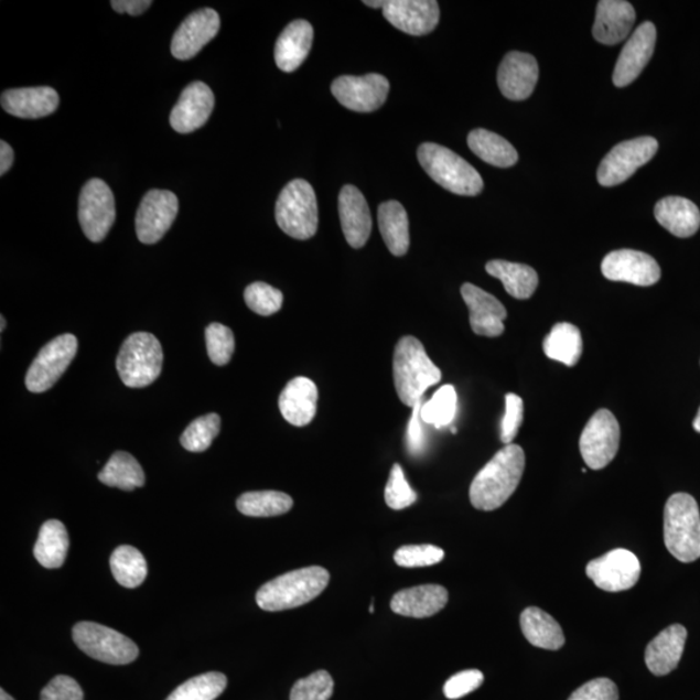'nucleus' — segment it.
Here are the masks:
<instances>
[{
  "label": "nucleus",
  "mask_w": 700,
  "mask_h": 700,
  "mask_svg": "<svg viewBox=\"0 0 700 700\" xmlns=\"http://www.w3.org/2000/svg\"><path fill=\"white\" fill-rule=\"evenodd\" d=\"M525 469L526 454L521 446L510 444L500 449L471 484V504L477 510H497L517 491Z\"/></svg>",
  "instance_id": "nucleus-1"
},
{
  "label": "nucleus",
  "mask_w": 700,
  "mask_h": 700,
  "mask_svg": "<svg viewBox=\"0 0 700 700\" xmlns=\"http://www.w3.org/2000/svg\"><path fill=\"white\" fill-rule=\"evenodd\" d=\"M442 374L427 355L424 346L414 336H403L394 355L396 392L402 403L414 408L422 401L426 390L438 385Z\"/></svg>",
  "instance_id": "nucleus-2"
},
{
  "label": "nucleus",
  "mask_w": 700,
  "mask_h": 700,
  "mask_svg": "<svg viewBox=\"0 0 700 700\" xmlns=\"http://www.w3.org/2000/svg\"><path fill=\"white\" fill-rule=\"evenodd\" d=\"M329 582L330 573L323 567H305L267 582L257 592L256 602L269 613L297 609L322 594Z\"/></svg>",
  "instance_id": "nucleus-3"
},
{
  "label": "nucleus",
  "mask_w": 700,
  "mask_h": 700,
  "mask_svg": "<svg viewBox=\"0 0 700 700\" xmlns=\"http://www.w3.org/2000/svg\"><path fill=\"white\" fill-rule=\"evenodd\" d=\"M418 160L434 182L455 195L476 196L484 189V181L476 169L444 146H419Z\"/></svg>",
  "instance_id": "nucleus-4"
},
{
  "label": "nucleus",
  "mask_w": 700,
  "mask_h": 700,
  "mask_svg": "<svg viewBox=\"0 0 700 700\" xmlns=\"http://www.w3.org/2000/svg\"><path fill=\"white\" fill-rule=\"evenodd\" d=\"M665 542L668 551L682 563L700 558V513L688 493L670 496L665 507Z\"/></svg>",
  "instance_id": "nucleus-5"
},
{
  "label": "nucleus",
  "mask_w": 700,
  "mask_h": 700,
  "mask_svg": "<svg viewBox=\"0 0 700 700\" xmlns=\"http://www.w3.org/2000/svg\"><path fill=\"white\" fill-rule=\"evenodd\" d=\"M277 224L289 237L306 240L319 230V203L312 184L294 180L280 193L276 205Z\"/></svg>",
  "instance_id": "nucleus-6"
},
{
  "label": "nucleus",
  "mask_w": 700,
  "mask_h": 700,
  "mask_svg": "<svg viewBox=\"0 0 700 700\" xmlns=\"http://www.w3.org/2000/svg\"><path fill=\"white\" fill-rule=\"evenodd\" d=\"M162 360L164 353L157 336L136 333L123 342L116 366L125 386L144 388L160 377Z\"/></svg>",
  "instance_id": "nucleus-7"
},
{
  "label": "nucleus",
  "mask_w": 700,
  "mask_h": 700,
  "mask_svg": "<svg viewBox=\"0 0 700 700\" xmlns=\"http://www.w3.org/2000/svg\"><path fill=\"white\" fill-rule=\"evenodd\" d=\"M73 640L88 657L107 665H129L139 655L138 646L130 638L97 623L76 624L73 628Z\"/></svg>",
  "instance_id": "nucleus-8"
},
{
  "label": "nucleus",
  "mask_w": 700,
  "mask_h": 700,
  "mask_svg": "<svg viewBox=\"0 0 700 700\" xmlns=\"http://www.w3.org/2000/svg\"><path fill=\"white\" fill-rule=\"evenodd\" d=\"M659 149L658 140L653 137H640L618 143L601 161L599 182L601 186L614 187L624 183L640 166L647 164Z\"/></svg>",
  "instance_id": "nucleus-9"
},
{
  "label": "nucleus",
  "mask_w": 700,
  "mask_h": 700,
  "mask_svg": "<svg viewBox=\"0 0 700 700\" xmlns=\"http://www.w3.org/2000/svg\"><path fill=\"white\" fill-rule=\"evenodd\" d=\"M621 426L607 409H601L589 419L580 438V452L586 466L602 470L614 461L621 446Z\"/></svg>",
  "instance_id": "nucleus-10"
},
{
  "label": "nucleus",
  "mask_w": 700,
  "mask_h": 700,
  "mask_svg": "<svg viewBox=\"0 0 700 700\" xmlns=\"http://www.w3.org/2000/svg\"><path fill=\"white\" fill-rule=\"evenodd\" d=\"M77 351L78 342L72 334L57 336L44 345L32 366L29 367L25 378L26 388L33 394L46 392L53 388L75 359Z\"/></svg>",
  "instance_id": "nucleus-11"
},
{
  "label": "nucleus",
  "mask_w": 700,
  "mask_h": 700,
  "mask_svg": "<svg viewBox=\"0 0 700 700\" xmlns=\"http://www.w3.org/2000/svg\"><path fill=\"white\" fill-rule=\"evenodd\" d=\"M78 219L88 240H105L116 219L112 190L105 181H88L79 195Z\"/></svg>",
  "instance_id": "nucleus-12"
},
{
  "label": "nucleus",
  "mask_w": 700,
  "mask_h": 700,
  "mask_svg": "<svg viewBox=\"0 0 700 700\" xmlns=\"http://www.w3.org/2000/svg\"><path fill=\"white\" fill-rule=\"evenodd\" d=\"M180 202L171 191L151 190L140 202L136 228L137 237L143 245H157L179 215Z\"/></svg>",
  "instance_id": "nucleus-13"
},
{
  "label": "nucleus",
  "mask_w": 700,
  "mask_h": 700,
  "mask_svg": "<svg viewBox=\"0 0 700 700\" xmlns=\"http://www.w3.org/2000/svg\"><path fill=\"white\" fill-rule=\"evenodd\" d=\"M586 574L601 591L611 593L629 591L639 580L640 563L632 551L615 549L592 560L586 566Z\"/></svg>",
  "instance_id": "nucleus-14"
},
{
  "label": "nucleus",
  "mask_w": 700,
  "mask_h": 700,
  "mask_svg": "<svg viewBox=\"0 0 700 700\" xmlns=\"http://www.w3.org/2000/svg\"><path fill=\"white\" fill-rule=\"evenodd\" d=\"M389 88L388 79L377 73L342 76L331 85V91L342 106L360 114L374 112L385 105Z\"/></svg>",
  "instance_id": "nucleus-15"
},
{
  "label": "nucleus",
  "mask_w": 700,
  "mask_h": 700,
  "mask_svg": "<svg viewBox=\"0 0 700 700\" xmlns=\"http://www.w3.org/2000/svg\"><path fill=\"white\" fill-rule=\"evenodd\" d=\"M601 269L613 282L648 287L659 282L661 270L650 255L635 249H618L604 257Z\"/></svg>",
  "instance_id": "nucleus-16"
},
{
  "label": "nucleus",
  "mask_w": 700,
  "mask_h": 700,
  "mask_svg": "<svg viewBox=\"0 0 700 700\" xmlns=\"http://www.w3.org/2000/svg\"><path fill=\"white\" fill-rule=\"evenodd\" d=\"M381 10L389 24L416 36L433 32L440 20V7L434 0H388Z\"/></svg>",
  "instance_id": "nucleus-17"
},
{
  "label": "nucleus",
  "mask_w": 700,
  "mask_h": 700,
  "mask_svg": "<svg viewBox=\"0 0 700 700\" xmlns=\"http://www.w3.org/2000/svg\"><path fill=\"white\" fill-rule=\"evenodd\" d=\"M657 28L650 21L640 24L625 43L614 71V85L625 87L636 80L653 57Z\"/></svg>",
  "instance_id": "nucleus-18"
},
{
  "label": "nucleus",
  "mask_w": 700,
  "mask_h": 700,
  "mask_svg": "<svg viewBox=\"0 0 700 700\" xmlns=\"http://www.w3.org/2000/svg\"><path fill=\"white\" fill-rule=\"evenodd\" d=\"M219 28L220 20L215 10L203 9L191 13L174 33L172 55L179 61H190L201 53L205 44L215 39Z\"/></svg>",
  "instance_id": "nucleus-19"
},
{
  "label": "nucleus",
  "mask_w": 700,
  "mask_h": 700,
  "mask_svg": "<svg viewBox=\"0 0 700 700\" xmlns=\"http://www.w3.org/2000/svg\"><path fill=\"white\" fill-rule=\"evenodd\" d=\"M539 76V64L532 55L511 51L499 64L497 83L505 98L520 101L532 95Z\"/></svg>",
  "instance_id": "nucleus-20"
},
{
  "label": "nucleus",
  "mask_w": 700,
  "mask_h": 700,
  "mask_svg": "<svg viewBox=\"0 0 700 700\" xmlns=\"http://www.w3.org/2000/svg\"><path fill=\"white\" fill-rule=\"evenodd\" d=\"M461 293L470 311L471 329L476 335L497 337L504 334L507 311L503 302L471 283H464Z\"/></svg>",
  "instance_id": "nucleus-21"
},
{
  "label": "nucleus",
  "mask_w": 700,
  "mask_h": 700,
  "mask_svg": "<svg viewBox=\"0 0 700 700\" xmlns=\"http://www.w3.org/2000/svg\"><path fill=\"white\" fill-rule=\"evenodd\" d=\"M215 108V94L201 80L189 85L181 94L171 114V125L176 132L190 134L204 127Z\"/></svg>",
  "instance_id": "nucleus-22"
},
{
  "label": "nucleus",
  "mask_w": 700,
  "mask_h": 700,
  "mask_svg": "<svg viewBox=\"0 0 700 700\" xmlns=\"http://www.w3.org/2000/svg\"><path fill=\"white\" fill-rule=\"evenodd\" d=\"M338 216L348 245L363 248L371 235V213L363 193L352 184H346L338 195Z\"/></svg>",
  "instance_id": "nucleus-23"
},
{
  "label": "nucleus",
  "mask_w": 700,
  "mask_h": 700,
  "mask_svg": "<svg viewBox=\"0 0 700 700\" xmlns=\"http://www.w3.org/2000/svg\"><path fill=\"white\" fill-rule=\"evenodd\" d=\"M0 103L7 114L20 119L36 120L53 115L61 98L53 87L41 86L7 90Z\"/></svg>",
  "instance_id": "nucleus-24"
},
{
  "label": "nucleus",
  "mask_w": 700,
  "mask_h": 700,
  "mask_svg": "<svg viewBox=\"0 0 700 700\" xmlns=\"http://www.w3.org/2000/svg\"><path fill=\"white\" fill-rule=\"evenodd\" d=\"M636 21V11L625 0H602L596 6L593 35L606 46H615L632 33Z\"/></svg>",
  "instance_id": "nucleus-25"
},
{
  "label": "nucleus",
  "mask_w": 700,
  "mask_h": 700,
  "mask_svg": "<svg viewBox=\"0 0 700 700\" xmlns=\"http://www.w3.org/2000/svg\"><path fill=\"white\" fill-rule=\"evenodd\" d=\"M688 631L674 624L661 631L646 647L645 661L655 676H667L679 666L687 644Z\"/></svg>",
  "instance_id": "nucleus-26"
},
{
  "label": "nucleus",
  "mask_w": 700,
  "mask_h": 700,
  "mask_svg": "<svg viewBox=\"0 0 700 700\" xmlns=\"http://www.w3.org/2000/svg\"><path fill=\"white\" fill-rule=\"evenodd\" d=\"M319 397V388L313 380L294 378L280 394L279 410L290 424L304 427L312 423L316 414Z\"/></svg>",
  "instance_id": "nucleus-27"
},
{
  "label": "nucleus",
  "mask_w": 700,
  "mask_h": 700,
  "mask_svg": "<svg viewBox=\"0 0 700 700\" xmlns=\"http://www.w3.org/2000/svg\"><path fill=\"white\" fill-rule=\"evenodd\" d=\"M448 600L449 594L444 586L426 584L397 592L390 601V609L401 616L431 617L446 606Z\"/></svg>",
  "instance_id": "nucleus-28"
},
{
  "label": "nucleus",
  "mask_w": 700,
  "mask_h": 700,
  "mask_svg": "<svg viewBox=\"0 0 700 700\" xmlns=\"http://www.w3.org/2000/svg\"><path fill=\"white\" fill-rule=\"evenodd\" d=\"M314 31L311 22L294 20L286 26L276 43V63L280 71L292 73L300 68L311 53Z\"/></svg>",
  "instance_id": "nucleus-29"
},
{
  "label": "nucleus",
  "mask_w": 700,
  "mask_h": 700,
  "mask_svg": "<svg viewBox=\"0 0 700 700\" xmlns=\"http://www.w3.org/2000/svg\"><path fill=\"white\" fill-rule=\"evenodd\" d=\"M655 218L677 238H690L700 227V211L689 198L668 196L655 205Z\"/></svg>",
  "instance_id": "nucleus-30"
},
{
  "label": "nucleus",
  "mask_w": 700,
  "mask_h": 700,
  "mask_svg": "<svg viewBox=\"0 0 700 700\" xmlns=\"http://www.w3.org/2000/svg\"><path fill=\"white\" fill-rule=\"evenodd\" d=\"M523 635L530 645L545 650H559L566 643L562 626L541 609L528 607L520 615Z\"/></svg>",
  "instance_id": "nucleus-31"
},
{
  "label": "nucleus",
  "mask_w": 700,
  "mask_h": 700,
  "mask_svg": "<svg viewBox=\"0 0 700 700\" xmlns=\"http://www.w3.org/2000/svg\"><path fill=\"white\" fill-rule=\"evenodd\" d=\"M379 228L389 252L401 257L408 254L410 246L409 218L403 205L390 201L380 204L378 209Z\"/></svg>",
  "instance_id": "nucleus-32"
},
{
  "label": "nucleus",
  "mask_w": 700,
  "mask_h": 700,
  "mask_svg": "<svg viewBox=\"0 0 700 700\" xmlns=\"http://www.w3.org/2000/svg\"><path fill=\"white\" fill-rule=\"evenodd\" d=\"M485 270L489 276L499 279L506 292L514 299H530L539 287V276L528 265L493 260L486 263Z\"/></svg>",
  "instance_id": "nucleus-33"
},
{
  "label": "nucleus",
  "mask_w": 700,
  "mask_h": 700,
  "mask_svg": "<svg viewBox=\"0 0 700 700\" xmlns=\"http://www.w3.org/2000/svg\"><path fill=\"white\" fill-rule=\"evenodd\" d=\"M470 150L486 164L497 168H510L519 160L518 151L510 142L496 132L485 129H476L470 132L467 138Z\"/></svg>",
  "instance_id": "nucleus-34"
},
{
  "label": "nucleus",
  "mask_w": 700,
  "mask_h": 700,
  "mask_svg": "<svg viewBox=\"0 0 700 700\" xmlns=\"http://www.w3.org/2000/svg\"><path fill=\"white\" fill-rule=\"evenodd\" d=\"M69 549V536L62 521L49 520L40 530L34 557L46 569H61Z\"/></svg>",
  "instance_id": "nucleus-35"
},
{
  "label": "nucleus",
  "mask_w": 700,
  "mask_h": 700,
  "mask_svg": "<svg viewBox=\"0 0 700 700\" xmlns=\"http://www.w3.org/2000/svg\"><path fill=\"white\" fill-rule=\"evenodd\" d=\"M543 352L548 358L566 366H577L582 355L580 330L569 322L557 323L545 337Z\"/></svg>",
  "instance_id": "nucleus-36"
},
{
  "label": "nucleus",
  "mask_w": 700,
  "mask_h": 700,
  "mask_svg": "<svg viewBox=\"0 0 700 700\" xmlns=\"http://www.w3.org/2000/svg\"><path fill=\"white\" fill-rule=\"evenodd\" d=\"M103 484L122 491L142 488L146 483L144 471L139 462L127 452H116L98 475Z\"/></svg>",
  "instance_id": "nucleus-37"
},
{
  "label": "nucleus",
  "mask_w": 700,
  "mask_h": 700,
  "mask_svg": "<svg viewBox=\"0 0 700 700\" xmlns=\"http://www.w3.org/2000/svg\"><path fill=\"white\" fill-rule=\"evenodd\" d=\"M293 499L277 491L247 492L237 500L238 510L246 517L270 518L289 513Z\"/></svg>",
  "instance_id": "nucleus-38"
},
{
  "label": "nucleus",
  "mask_w": 700,
  "mask_h": 700,
  "mask_svg": "<svg viewBox=\"0 0 700 700\" xmlns=\"http://www.w3.org/2000/svg\"><path fill=\"white\" fill-rule=\"evenodd\" d=\"M110 570L114 578L123 588L134 589L142 585L147 578V562L138 549L128 547L117 548L110 557Z\"/></svg>",
  "instance_id": "nucleus-39"
},
{
  "label": "nucleus",
  "mask_w": 700,
  "mask_h": 700,
  "mask_svg": "<svg viewBox=\"0 0 700 700\" xmlns=\"http://www.w3.org/2000/svg\"><path fill=\"white\" fill-rule=\"evenodd\" d=\"M227 687L224 674L208 672L180 685L166 700H215Z\"/></svg>",
  "instance_id": "nucleus-40"
},
{
  "label": "nucleus",
  "mask_w": 700,
  "mask_h": 700,
  "mask_svg": "<svg viewBox=\"0 0 700 700\" xmlns=\"http://www.w3.org/2000/svg\"><path fill=\"white\" fill-rule=\"evenodd\" d=\"M456 403H459V396H456L455 388L446 385L441 387L429 402L422 405L420 418L424 423L432 424L440 430L453 422L456 414Z\"/></svg>",
  "instance_id": "nucleus-41"
},
{
  "label": "nucleus",
  "mask_w": 700,
  "mask_h": 700,
  "mask_svg": "<svg viewBox=\"0 0 700 700\" xmlns=\"http://www.w3.org/2000/svg\"><path fill=\"white\" fill-rule=\"evenodd\" d=\"M220 430V417L212 412L194 420L184 430L181 444L186 451L193 453L205 452L212 445L213 440L218 437Z\"/></svg>",
  "instance_id": "nucleus-42"
},
{
  "label": "nucleus",
  "mask_w": 700,
  "mask_h": 700,
  "mask_svg": "<svg viewBox=\"0 0 700 700\" xmlns=\"http://www.w3.org/2000/svg\"><path fill=\"white\" fill-rule=\"evenodd\" d=\"M206 349L213 364L225 366L230 363L235 352L233 331L224 324L212 323L205 330Z\"/></svg>",
  "instance_id": "nucleus-43"
},
{
  "label": "nucleus",
  "mask_w": 700,
  "mask_h": 700,
  "mask_svg": "<svg viewBox=\"0 0 700 700\" xmlns=\"http://www.w3.org/2000/svg\"><path fill=\"white\" fill-rule=\"evenodd\" d=\"M246 304L250 311L269 316L280 311L283 305V293L267 283L249 284L245 291Z\"/></svg>",
  "instance_id": "nucleus-44"
},
{
  "label": "nucleus",
  "mask_w": 700,
  "mask_h": 700,
  "mask_svg": "<svg viewBox=\"0 0 700 700\" xmlns=\"http://www.w3.org/2000/svg\"><path fill=\"white\" fill-rule=\"evenodd\" d=\"M333 694V677L326 670H316L293 685L290 700H330Z\"/></svg>",
  "instance_id": "nucleus-45"
},
{
  "label": "nucleus",
  "mask_w": 700,
  "mask_h": 700,
  "mask_svg": "<svg viewBox=\"0 0 700 700\" xmlns=\"http://www.w3.org/2000/svg\"><path fill=\"white\" fill-rule=\"evenodd\" d=\"M445 557V551L433 545H407L395 552V562L403 569H419V567H430L441 562Z\"/></svg>",
  "instance_id": "nucleus-46"
},
{
  "label": "nucleus",
  "mask_w": 700,
  "mask_h": 700,
  "mask_svg": "<svg viewBox=\"0 0 700 700\" xmlns=\"http://www.w3.org/2000/svg\"><path fill=\"white\" fill-rule=\"evenodd\" d=\"M385 498L388 507L392 510H403V508L417 503L418 495L409 485L399 463H396L390 471Z\"/></svg>",
  "instance_id": "nucleus-47"
},
{
  "label": "nucleus",
  "mask_w": 700,
  "mask_h": 700,
  "mask_svg": "<svg viewBox=\"0 0 700 700\" xmlns=\"http://www.w3.org/2000/svg\"><path fill=\"white\" fill-rule=\"evenodd\" d=\"M523 418H525V403L520 397L515 394L506 395V410L500 423V441L505 445H510L518 437Z\"/></svg>",
  "instance_id": "nucleus-48"
},
{
  "label": "nucleus",
  "mask_w": 700,
  "mask_h": 700,
  "mask_svg": "<svg viewBox=\"0 0 700 700\" xmlns=\"http://www.w3.org/2000/svg\"><path fill=\"white\" fill-rule=\"evenodd\" d=\"M483 682L484 675L481 670H462L445 682L444 694L448 699H460L481 688Z\"/></svg>",
  "instance_id": "nucleus-49"
},
{
  "label": "nucleus",
  "mask_w": 700,
  "mask_h": 700,
  "mask_svg": "<svg viewBox=\"0 0 700 700\" xmlns=\"http://www.w3.org/2000/svg\"><path fill=\"white\" fill-rule=\"evenodd\" d=\"M41 700H84V691L72 677L56 676L42 690Z\"/></svg>",
  "instance_id": "nucleus-50"
},
{
  "label": "nucleus",
  "mask_w": 700,
  "mask_h": 700,
  "mask_svg": "<svg viewBox=\"0 0 700 700\" xmlns=\"http://www.w3.org/2000/svg\"><path fill=\"white\" fill-rule=\"evenodd\" d=\"M569 700H618V690L610 679H595L573 691Z\"/></svg>",
  "instance_id": "nucleus-51"
},
{
  "label": "nucleus",
  "mask_w": 700,
  "mask_h": 700,
  "mask_svg": "<svg viewBox=\"0 0 700 700\" xmlns=\"http://www.w3.org/2000/svg\"><path fill=\"white\" fill-rule=\"evenodd\" d=\"M422 401L412 408V416L408 426V445L412 454L422 452L424 445V433L422 429V418H420V409H422Z\"/></svg>",
  "instance_id": "nucleus-52"
},
{
  "label": "nucleus",
  "mask_w": 700,
  "mask_h": 700,
  "mask_svg": "<svg viewBox=\"0 0 700 700\" xmlns=\"http://www.w3.org/2000/svg\"><path fill=\"white\" fill-rule=\"evenodd\" d=\"M110 6H112L116 12L139 17V14L150 9L152 2H150V0H112Z\"/></svg>",
  "instance_id": "nucleus-53"
},
{
  "label": "nucleus",
  "mask_w": 700,
  "mask_h": 700,
  "mask_svg": "<svg viewBox=\"0 0 700 700\" xmlns=\"http://www.w3.org/2000/svg\"><path fill=\"white\" fill-rule=\"evenodd\" d=\"M14 152L9 143L4 140L0 142V175H4L13 165Z\"/></svg>",
  "instance_id": "nucleus-54"
},
{
  "label": "nucleus",
  "mask_w": 700,
  "mask_h": 700,
  "mask_svg": "<svg viewBox=\"0 0 700 700\" xmlns=\"http://www.w3.org/2000/svg\"><path fill=\"white\" fill-rule=\"evenodd\" d=\"M368 7H373V9H383L385 2H364Z\"/></svg>",
  "instance_id": "nucleus-55"
},
{
  "label": "nucleus",
  "mask_w": 700,
  "mask_h": 700,
  "mask_svg": "<svg viewBox=\"0 0 700 700\" xmlns=\"http://www.w3.org/2000/svg\"><path fill=\"white\" fill-rule=\"evenodd\" d=\"M692 427H694V430L700 433V409L698 411L697 418L694 419V423H692Z\"/></svg>",
  "instance_id": "nucleus-56"
},
{
  "label": "nucleus",
  "mask_w": 700,
  "mask_h": 700,
  "mask_svg": "<svg viewBox=\"0 0 700 700\" xmlns=\"http://www.w3.org/2000/svg\"><path fill=\"white\" fill-rule=\"evenodd\" d=\"M0 700H14L10 694L2 689L0 690Z\"/></svg>",
  "instance_id": "nucleus-57"
},
{
  "label": "nucleus",
  "mask_w": 700,
  "mask_h": 700,
  "mask_svg": "<svg viewBox=\"0 0 700 700\" xmlns=\"http://www.w3.org/2000/svg\"><path fill=\"white\" fill-rule=\"evenodd\" d=\"M0 319H2V320H0V321H2V329H0V330H2V333H3V331L6 330V324H7V323H6V319H4V316H3V315H2V316H0Z\"/></svg>",
  "instance_id": "nucleus-58"
}]
</instances>
